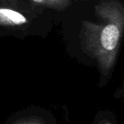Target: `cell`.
Wrapping results in <instances>:
<instances>
[{
  "label": "cell",
  "mask_w": 124,
  "mask_h": 124,
  "mask_svg": "<svg viewBox=\"0 0 124 124\" xmlns=\"http://www.w3.org/2000/svg\"><path fill=\"white\" fill-rule=\"evenodd\" d=\"M105 124H111V123H110V122H106V123H105Z\"/></svg>",
  "instance_id": "cell-5"
},
{
  "label": "cell",
  "mask_w": 124,
  "mask_h": 124,
  "mask_svg": "<svg viewBox=\"0 0 124 124\" xmlns=\"http://www.w3.org/2000/svg\"><path fill=\"white\" fill-rule=\"evenodd\" d=\"M99 21H83L80 39L83 50L94 59L107 76L116 60L124 30V8L119 0H102L94 8Z\"/></svg>",
  "instance_id": "cell-1"
},
{
  "label": "cell",
  "mask_w": 124,
  "mask_h": 124,
  "mask_svg": "<svg viewBox=\"0 0 124 124\" xmlns=\"http://www.w3.org/2000/svg\"><path fill=\"white\" fill-rule=\"evenodd\" d=\"M79 1H84V0H79Z\"/></svg>",
  "instance_id": "cell-6"
},
{
  "label": "cell",
  "mask_w": 124,
  "mask_h": 124,
  "mask_svg": "<svg viewBox=\"0 0 124 124\" xmlns=\"http://www.w3.org/2000/svg\"><path fill=\"white\" fill-rule=\"evenodd\" d=\"M30 1L43 7L59 11L65 10L72 4L71 0H30Z\"/></svg>",
  "instance_id": "cell-3"
},
{
  "label": "cell",
  "mask_w": 124,
  "mask_h": 124,
  "mask_svg": "<svg viewBox=\"0 0 124 124\" xmlns=\"http://www.w3.org/2000/svg\"><path fill=\"white\" fill-rule=\"evenodd\" d=\"M28 22L24 14L15 9L0 7V26L6 27L22 26Z\"/></svg>",
  "instance_id": "cell-2"
},
{
  "label": "cell",
  "mask_w": 124,
  "mask_h": 124,
  "mask_svg": "<svg viewBox=\"0 0 124 124\" xmlns=\"http://www.w3.org/2000/svg\"><path fill=\"white\" fill-rule=\"evenodd\" d=\"M13 124H46L41 118L38 117H27V118H23L17 121Z\"/></svg>",
  "instance_id": "cell-4"
}]
</instances>
